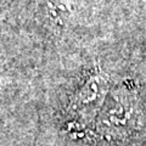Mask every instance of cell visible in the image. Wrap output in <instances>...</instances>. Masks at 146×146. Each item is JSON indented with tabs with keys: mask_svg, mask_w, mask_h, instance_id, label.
I'll use <instances>...</instances> for the list:
<instances>
[]
</instances>
